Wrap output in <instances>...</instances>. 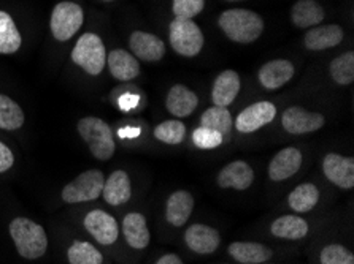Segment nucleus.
Instances as JSON below:
<instances>
[{
	"instance_id": "1",
	"label": "nucleus",
	"mask_w": 354,
	"mask_h": 264,
	"mask_svg": "<svg viewBox=\"0 0 354 264\" xmlns=\"http://www.w3.org/2000/svg\"><path fill=\"white\" fill-rule=\"evenodd\" d=\"M8 233L12 238L18 255L24 260H40L48 252V234L40 223L28 217H16L8 225Z\"/></svg>"
},
{
	"instance_id": "2",
	"label": "nucleus",
	"mask_w": 354,
	"mask_h": 264,
	"mask_svg": "<svg viewBox=\"0 0 354 264\" xmlns=\"http://www.w3.org/2000/svg\"><path fill=\"white\" fill-rule=\"evenodd\" d=\"M218 26L229 40L240 45H250L264 32L262 16L246 8L226 10L218 18Z\"/></svg>"
},
{
	"instance_id": "3",
	"label": "nucleus",
	"mask_w": 354,
	"mask_h": 264,
	"mask_svg": "<svg viewBox=\"0 0 354 264\" xmlns=\"http://www.w3.org/2000/svg\"><path fill=\"white\" fill-rule=\"evenodd\" d=\"M77 132L94 159L106 161L115 155L116 143L113 132L104 119L95 116L82 117L77 123Z\"/></svg>"
},
{
	"instance_id": "4",
	"label": "nucleus",
	"mask_w": 354,
	"mask_h": 264,
	"mask_svg": "<svg viewBox=\"0 0 354 264\" xmlns=\"http://www.w3.org/2000/svg\"><path fill=\"white\" fill-rule=\"evenodd\" d=\"M75 65L80 67L89 77H99L106 67V48L100 35L86 32L80 35L71 52Z\"/></svg>"
},
{
	"instance_id": "5",
	"label": "nucleus",
	"mask_w": 354,
	"mask_h": 264,
	"mask_svg": "<svg viewBox=\"0 0 354 264\" xmlns=\"http://www.w3.org/2000/svg\"><path fill=\"white\" fill-rule=\"evenodd\" d=\"M84 24V12L82 5L71 0L56 3L50 14V30L53 39L59 43L71 41L82 30Z\"/></svg>"
},
{
	"instance_id": "6",
	"label": "nucleus",
	"mask_w": 354,
	"mask_h": 264,
	"mask_svg": "<svg viewBox=\"0 0 354 264\" xmlns=\"http://www.w3.org/2000/svg\"><path fill=\"white\" fill-rule=\"evenodd\" d=\"M105 176L100 170H86L62 188L61 198L66 204H82L95 201L102 196Z\"/></svg>"
},
{
	"instance_id": "7",
	"label": "nucleus",
	"mask_w": 354,
	"mask_h": 264,
	"mask_svg": "<svg viewBox=\"0 0 354 264\" xmlns=\"http://www.w3.org/2000/svg\"><path fill=\"white\" fill-rule=\"evenodd\" d=\"M169 37L174 51L183 57H196L205 45L201 27L192 19L175 18L170 23Z\"/></svg>"
},
{
	"instance_id": "8",
	"label": "nucleus",
	"mask_w": 354,
	"mask_h": 264,
	"mask_svg": "<svg viewBox=\"0 0 354 264\" xmlns=\"http://www.w3.org/2000/svg\"><path fill=\"white\" fill-rule=\"evenodd\" d=\"M83 225L88 233L99 242L100 245H111L120 238V226L113 215L94 209L86 214Z\"/></svg>"
},
{
	"instance_id": "9",
	"label": "nucleus",
	"mask_w": 354,
	"mask_h": 264,
	"mask_svg": "<svg viewBox=\"0 0 354 264\" xmlns=\"http://www.w3.org/2000/svg\"><path fill=\"white\" fill-rule=\"evenodd\" d=\"M283 128L291 134H307L324 127L326 119L319 112L307 111L302 106H291L283 112Z\"/></svg>"
},
{
	"instance_id": "10",
	"label": "nucleus",
	"mask_w": 354,
	"mask_h": 264,
	"mask_svg": "<svg viewBox=\"0 0 354 264\" xmlns=\"http://www.w3.org/2000/svg\"><path fill=\"white\" fill-rule=\"evenodd\" d=\"M277 108L270 101H257L240 112L235 119V128L240 133H254L259 128L269 125L275 119Z\"/></svg>"
},
{
	"instance_id": "11",
	"label": "nucleus",
	"mask_w": 354,
	"mask_h": 264,
	"mask_svg": "<svg viewBox=\"0 0 354 264\" xmlns=\"http://www.w3.org/2000/svg\"><path fill=\"white\" fill-rule=\"evenodd\" d=\"M323 172L327 181L342 190L354 187V159L340 154H327L323 160Z\"/></svg>"
},
{
	"instance_id": "12",
	"label": "nucleus",
	"mask_w": 354,
	"mask_h": 264,
	"mask_svg": "<svg viewBox=\"0 0 354 264\" xmlns=\"http://www.w3.org/2000/svg\"><path fill=\"white\" fill-rule=\"evenodd\" d=\"M129 48L133 56L143 62H159L165 56V43L149 32H132L129 39Z\"/></svg>"
},
{
	"instance_id": "13",
	"label": "nucleus",
	"mask_w": 354,
	"mask_h": 264,
	"mask_svg": "<svg viewBox=\"0 0 354 264\" xmlns=\"http://www.w3.org/2000/svg\"><path fill=\"white\" fill-rule=\"evenodd\" d=\"M185 242L197 255H212L221 244V236L218 230L203 223H194L186 230Z\"/></svg>"
},
{
	"instance_id": "14",
	"label": "nucleus",
	"mask_w": 354,
	"mask_h": 264,
	"mask_svg": "<svg viewBox=\"0 0 354 264\" xmlns=\"http://www.w3.org/2000/svg\"><path fill=\"white\" fill-rule=\"evenodd\" d=\"M254 182V171L243 160L230 161L229 165L218 172L216 184L221 188H232V190L243 192Z\"/></svg>"
},
{
	"instance_id": "15",
	"label": "nucleus",
	"mask_w": 354,
	"mask_h": 264,
	"mask_svg": "<svg viewBox=\"0 0 354 264\" xmlns=\"http://www.w3.org/2000/svg\"><path fill=\"white\" fill-rule=\"evenodd\" d=\"M302 166V152L297 148H284L275 154L269 165V177L273 182L286 181Z\"/></svg>"
},
{
	"instance_id": "16",
	"label": "nucleus",
	"mask_w": 354,
	"mask_h": 264,
	"mask_svg": "<svg viewBox=\"0 0 354 264\" xmlns=\"http://www.w3.org/2000/svg\"><path fill=\"white\" fill-rule=\"evenodd\" d=\"M294 73H296V70H294L292 62L286 61V59H277V61L264 63L259 68L257 78H259V83L266 89L277 90L281 89L284 84H288L294 78Z\"/></svg>"
},
{
	"instance_id": "17",
	"label": "nucleus",
	"mask_w": 354,
	"mask_h": 264,
	"mask_svg": "<svg viewBox=\"0 0 354 264\" xmlns=\"http://www.w3.org/2000/svg\"><path fill=\"white\" fill-rule=\"evenodd\" d=\"M345 32L340 26L337 24H327V26H316L312 27L307 34H305L304 45L310 51H324L330 50L340 45Z\"/></svg>"
},
{
	"instance_id": "18",
	"label": "nucleus",
	"mask_w": 354,
	"mask_h": 264,
	"mask_svg": "<svg viewBox=\"0 0 354 264\" xmlns=\"http://www.w3.org/2000/svg\"><path fill=\"white\" fill-rule=\"evenodd\" d=\"M102 195L106 204L110 206H122L132 196V184L129 179V174L122 170H116L105 179Z\"/></svg>"
},
{
	"instance_id": "19",
	"label": "nucleus",
	"mask_w": 354,
	"mask_h": 264,
	"mask_svg": "<svg viewBox=\"0 0 354 264\" xmlns=\"http://www.w3.org/2000/svg\"><path fill=\"white\" fill-rule=\"evenodd\" d=\"M122 236L129 245L136 250L147 249L151 234L147 223V217L140 212H129L122 219Z\"/></svg>"
},
{
	"instance_id": "20",
	"label": "nucleus",
	"mask_w": 354,
	"mask_h": 264,
	"mask_svg": "<svg viewBox=\"0 0 354 264\" xmlns=\"http://www.w3.org/2000/svg\"><path fill=\"white\" fill-rule=\"evenodd\" d=\"M106 67L118 81H132L140 74L138 59L126 50H113L106 54Z\"/></svg>"
},
{
	"instance_id": "21",
	"label": "nucleus",
	"mask_w": 354,
	"mask_h": 264,
	"mask_svg": "<svg viewBox=\"0 0 354 264\" xmlns=\"http://www.w3.org/2000/svg\"><path fill=\"white\" fill-rule=\"evenodd\" d=\"M194 211V196L187 190H176L165 203V219L171 226H183Z\"/></svg>"
},
{
	"instance_id": "22",
	"label": "nucleus",
	"mask_w": 354,
	"mask_h": 264,
	"mask_svg": "<svg viewBox=\"0 0 354 264\" xmlns=\"http://www.w3.org/2000/svg\"><path fill=\"white\" fill-rule=\"evenodd\" d=\"M240 77L234 70H224L221 74H218L212 90V100L214 106L227 108L232 105L240 92Z\"/></svg>"
},
{
	"instance_id": "23",
	"label": "nucleus",
	"mask_w": 354,
	"mask_h": 264,
	"mask_svg": "<svg viewBox=\"0 0 354 264\" xmlns=\"http://www.w3.org/2000/svg\"><path fill=\"white\" fill-rule=\"evenodd\" d=\"M198 105V97L192 92L189 88L183 84H175L169 90L167 99H165V108L171 116L175 117H187L196 111Z\"/></svg>"
},
{
	"instance_id": "24",
	"label": "nucleus",
	"mask_w": 354,
	"mask_h": 264,
	"mask_svg": "<svg viewBox=\"0 0 354 264\" xmlns=\"http://www.w3.org/2000/svg\"><path fill=\"white\" fill-rule=\"evenodd\" d=\"M230 258L240 264H261L272 258V250L261 242H232L227 247Z\"/></svg>"
},
{
	"instance_id": "25",
	"label": "nucleus",
	"mask_w": 354,
	"mask_h": 264,
	"mask_svg": "<svg viewBox=\"0 0 354 264\" xmlns=\"http://www.w3.org/2000/svg\"><path fill=\"white\" fill-rule=\"evenodd\" d=\"M324 8L316 0H297L291 8V21L299 29H312L324 21Z\"/></svg>"
},
{
	"instance_id": "26",
	"label": "nucleus",
	"mask_w": 354,
	"mask_h": 264,
	"mask_svg": "<svg viewBox=\"0 0 354 264\" xmlns=\"http://www.w3.org/2000/svg\"><path fill=\"white\" fill-rule=\"evenodd\" d=\"M23 46V35L16 26L13 16L0 10V56H12Z\"/></svg>"
},
{
	"instance_id": "27",
	"label": "nucleus",
	"mask_w": 354,
	"mask_h": 264,
	"mask_svg": "<svg viewBox=\"0 0 354 264\" xmlns=\"http://www.w3.org/2000/svg\"><path fill=\"white\" fill-rule=\"evenodd\" d=\"M270 231L278 239L299 241L308 234L310 226L299 215H281L272 223Z\"/></svg>"
},
{
	"instance_id": "28",
	"label": "nucleus",
	"mask_w": 354,
	"mask_h": 264,
	"mask_svg": "<svg viewBox=\"0 0 354 264\" xmlns=\"http://www.w3.org/2000/svg\"><path fill=\"white\" fill-rule=\"evenodd\" d=\"M319 201V188L310 182L297 185L289 193L288 204L294 212L305 214L313 211L316 204Z\"/></svg>"
},
{
	"instance_id": "29",
	"label": "nucleus",
	"mask_w": 354,
	"mask_h": 264,
	"mask_svg": "<svg viewBox=\"0 0 354 264\" xmlns=\"http://www.w3.org/2000/svg\"><path fill=\"white\" fill-rule=\"evenodd\" d=\"M26 116L12 97L0 94V130L16 132L24 125Z\"/></svg>"
},
{
	"instance_id": "30",
	"label": "nucleus",
	"mask_w": 354,
	"mask_h": 264,
	"mask_svg": "<svg viewBox=\"0 0 354 264\" xmlns=\"http://www.w3.org/2000/svg\"><path fill=\"white\" fill-rule=\"evenodd\" d=\"M67 260L71 264H104V255L88 241H73L67 249Z\"/></svg>"
},
{
	"instance_id": "31",
	"label": "nucleus",
	"mask_w": 354,
	"mask_h": 264,
	"mask_svg": "<svg viewBox=\"0 0 354 264\" xmlns=\"http://www.w3.org/2000/svg\"><path fill=\"white\" fill-rule=\"evenodd\" d=\"M201 125L205 128H212V130L221 133L224 136V134H227L232 130L234 119L227 108L213 106L208 108V110L202 114Z\"/></svg>"
},
{
	"instance_id": "32",
	"label": "nucleus",
	"mask_w": 354,
	"mask_h": 264,
	"mask_svg": "<svg viewBox=\"0 0 354 264\" xmlns=\"http://www.w3.org/2000/svg\"><path fill=\"white\" fill-rule=\"evenodd\" d=\"M330 78L340 85H350L354 81V52L348 51L335 57L329 65Z\"/></svg>"
},
{
	"instance_id": "33",
	"label": "nucleus",
	"mask_w": 354,
	"mask_h": 264,
	"mask_svg": "<svg viewBox=\"0 0 354 264\" xmlns=\"http://www.w3.org/2000/svg\"><path fill=\"white\" fill-rule=\"evenodd\" d=\"M154 138L160 143L176 145L183 143L186 136V127L181 121H164L154 128Z\"/></svg>"
},
{
	"instance_id": "34",
	"label": "nucleus",
	"mask_w": 354,
	"mask_h": 264,
	"mask_svg": "<svg viewBox=\"0 0 354 264\" xmlns=\"http://www.w3.org/2000/svg\"><path fill=\"white\" fill-rule=\"evenodd\" d=\"M321 264H354V255L340 244L326 245L319 255Z\"/></svg>"
},
{
	"instance_id": "35",
	"label": "nucleus",
	"mask_w": 354,
	"mask_h": 264,
	"mask_svg": "<svg viewBox=\"0 0 354 264\" xmlns=\"http://www.w3.org/2000/svg\"><path fill=\"white\" fill-rule=\"evenodd\" d=\"M205 8V0H171V12L175 18L192 19Z\"/></svg>"
},
{
	"instance_id": "36",
	"label": "nucleus",
	"mask_w": 354,
	"mask_h": 264,
	"mask_svg": "<svg viewBox=\"0 0 354 264\" xmlns=\"http://www.w3.org/2000/svg\"><path fill=\"white\" fill-rule=\"evenodd\" d=\"M192 141H194L198 149H214L223 144L224 136L221 133L212 130V128L201 125L192 132Z\"/></svg>"
},
{
	"instance_id": "37",
	"label": "nucleus",
	"mask_w": 354,
	"mask_h": 264,
	"mask_svg": "<svg viewBox=\"0 0 354 264\" xmlns=\"http://www.w3.org/2000/svg\"><path fill=\"white\" fill-rule=\"evenodd\" d=\"M15 165V154L3 141H0V174L12 170Z\"/></svg>"
},
{
	"instance_id": "38",
	"label": "nucleus",
	"mask_w": 354,
	"mask_h": 264,
	"mask_svg": "<svg viewBox=\"0 0 354 264\" xmlns=\"http://www.w3.org/2000/svg\"><path fill=\"white\" fill-rule=\"evenodd\" d=\"M156 264H183V260L176 253H167V255L160 256Z\"/></svg>"
},
{
	"instance_id": "39",
	"label": "nucleus",
	"mask_w": 354,
	"mask_h": 264,
	"mask_svg": "<svg viewBox=\"0 0 354 264\" xmlns=\"http://www.w3.org/2000/svg\"><path fill=\"white\" fill-rule=\"evenodd\" d=\"M227 2H240V0H227Z\"/></svg>"
},
{
	"instance_id": "40",
	"label": "nucleus",
	"mask_w": 354,
	"mask_h": 264,
	"mask_svg": "<svg viewBox=\"0 0 354 264\" xmlns=\"http://www.w3.org/2000/svg\"><path fill=\"white\" fill-rule=\"evenodd\" d=\"M104 2H113V0H104Z\"/></svg>"
}]
</instances>
